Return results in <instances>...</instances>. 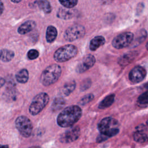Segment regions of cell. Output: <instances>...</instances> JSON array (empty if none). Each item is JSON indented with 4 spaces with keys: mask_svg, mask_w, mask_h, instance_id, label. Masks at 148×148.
Masks as SVG:
<instances>
[{
    "mask_svg": "<svg viewBox=\"0 0 148 148\" xmlns=\"http://www.w3.org/2000/svg\"><path fill=\"white\" fill-rule=\"evenodd\" d=\"M95 63V58L94 56L91 54H88L86 56L82 61L77 64L76 68V71L79 73H83L91 68Z\"/></svg>",
    "mask_w": 148,
    "mask_h": 148,
    "instance_id": "obj_10",
    "label": "cell"
},
{
    "mask_svg": "<svg viewBox=\"0 0 148 148\" xmlns=\"http://www.w3.org/2000/svg\"><path fill=\"white\" fill-rule=\"evenodd\" d=\"M16 127L20 134L25 138L29 137L32 132V124L31 121L25 116L18 117L15 121Z\"/></svg>",
    "mask_w": 148,
    "mask_h": 148,
    "instance_id": "obj_6",
    "label": "cell"
},
{
    "mask_svg": "<svg viewBox=\"0 0 148 148\" xmlns=\"http://www.w3.org/2000/svg\"><path fill=\"white\" fill-rule=\"evenodd\" d=\"M91 86V80L87 79L83 82L82 84L80 85V90L82 91H84L88 88Z\"/></svg>",
    "mask_w": 148,
    "mask_h": 148,
    "instance_id": "obj_29",
    "label": "cell"
},
{
    "mask_svg": "<svg viewBox=\"0 0 148 148\" xmlns=\"http://www.w3.org/2000/svg\"><path fill=\"white\" fill-rule=\"evenodd\" d=\"M3 10H4V6H3V2L1 1V0H0V15H1V14L3 12Z\"/></svg>",
    "mask_w": 148,
    "mask_h": 148,
    "instance_id": "obj_31",
    "label": "cell"
},
{
    "mask_svg": "<svg viewBox=\"0 0 148 148\" xmlns=\"http://www.w3.org/2000/svg\"><path fill=\"white\" fill-rule=\"evenodd\" d=\"M138 53L136 51H131L127 53L122 55L118 60L119 64L121 66H125L131 62H132L134 60L137 56Z\"/></svg>",
    "mask_w": 148,
    "mask_h": 148,
    "instance_id": "obj_13",
    "label": "cell"
},
{
    "mask_svg": "<svg viewBox=\"0 0 148 148\" xmlns=\"http://www.w3.org/2000/svg\"><path fill=\"white\" fill-rule=\"evenodd\" d=\"M49 101V97L46 92L37 94L32 99L29 108V112L31 115L39 114L47 105Z\"/></svg>",
    "mask_w": 148,
    "mask_h": 148,
    "instance_id": "obj_5",
    "label": "cell"
},
{
    "mask_svg": "<svg viewBox=\"0 0 148 148\" xmlns=\"http://www.w3.org/2000/svg\"><path fill=\"white\" fill-rule=\"evenodd\" d=\"M5 79L3 77H0V88L3 86V84H5Z\"/></svg>",
    "mask_w": 148,
    "mask_h": 148,
    "instance_id": "obj_32",
    "label": "cell"
},
{
    "mask_svg": "<svg viewBox=\"0 0 148 148\" xmlns=\"http://www.w3.org/2000/svg\"><path fill=\"white\" fill-rule=\"evenodd\" d=\"M80 134V130L79 126L72 127L61 135L60 141L64 143L73 142L78 139Z\"/></svg>",
    "mask_w": 148,
    "mask_h": 148,
    "instance_id": "obj_9",
    "label": "cell"
},
{
    "mask_svg": "<svg viewBox=\"0 0 148 148\" xmlns=\"http://www.w3.org/2000/svg\"><path fill=\"white\" fill-rule=\"evenodd\" d=\"M76 87V83L74 80L71 81L66 83L61 90V94L62 96H68L71 93H72Z\"/></svg>",
    "mask_w": 148,
    "mask_h": 148,
    "instance_id": "obj_19",
    "label": "cell"
},
{
    "mask_svg": "<svg viewBox=\"0 0 148 148\" xmlns=\"http://www.w3.org/2000/svg\"><path fill=\"white\" fill-rule=\"evenodd\" d=\"M108 139V138L107 136H106L103 134L100 133V134L98 135L97 138V142L98 143H101V142H102Z\"/></svg>",
    "mask_w": 148,
    "mask_h": 148,
    "instance_id": "obj_30",
    "label": "cell"
},
{
    "mask_svg": "<svg viewBox=\"0 0 148 148\" xmlns=\"http://www.w3.org/2000/svg\"><path fill=\"white\" fill-rule=\"evenodd\" d=\"M82 114V110L79 106H69L64 109L58 115L57 123L61 127H70L80 119Z\"/></svg>",
    "mask_w": 148,
    "mask_h": 148,
    "instance_id": "obj_1",
    "label": "cell"
},
{
    "mask_svg": "<svg viewBox=\"0 0 148 148\" xmlns=\"http://www.w3.org/2000/svg\"><path fill=\"white\" fill-rule=\"evenodd\" d=\"M118 121L111 117L102 119L98 124V129L101 134L108 138L116 135L119 132Z\"/></svg>",
    "mask_w": 148,
    "mask_h": 148,
    "instance_id": "obj_2",
    "label": "cell"
},
{
    "mask_svg": "<svg viewBox=\"0 0 148 148\" xmlns=\"http://www.w3.org/2000/svg\"><path fill=\"white\" fill-rule=\"evenodd\" d=\"M14 56V53L12 50L8 49H2L0 50V60L3 62L11 61Z\"/></svg>",
    "mask_w": 148,
    "mask_h": 148,
    "instance_id": "obj_21",
    "label": "cell"
},
{
    "mask_svg": "<svg viewBox=\"0 0 148 148\" xmlns=\"http://www.w3.org/2000/svg\"><path fill=\"white\" fill-rule=\"evenodd\" d=\"M61 74V68L57 64H52L47 66L42 73L40 77L41 83L48 86L56 83Z\"/></svg>",
    "mask_w": 148,
    "mask_h": 148,
    "instance_id": "obj_3",
    "label": "cell"
},
{
    "mask_svg": "<svg viewBox=\"0 0 148 148\" xmlns=\"http://www.w3.org/2000/svg\"><path fill=\"white\" fill-rule=\"evenodd\" d=\"M146 75L145 69L140 66H135L129 73V79L134 84L138 83L142 81Z\"/></svg>",
    "mask_w": 148,
    "mask_h": 148,
    "instance_id": "obj_11",
    "label": "cell"
},
{
    "mask_svg": "<svg viewBox=\"0 0 148 148\" xmlns=\"http://www.w3.org/2000/svg\"><path fill=\"white\" fill-rule=\"evenodd\" d=\"M0 148H9V146L7 145H0Z\"/></svg>",
    "mask_w": 148,
    "mask_h": 148,
    "instance_id": "obj_33",
    "label": "cell"
},
{
    "mask_svg": "<svg viewBox=\"0 0 148 148\" xmlns=\"http://www.w3.org/2000/svg\"><path fill=\"white\" fill-rule=\"evenodd\" d=\"M146 49L148 50V42H147V44L146 45Z\"/></svg>",
    "mask_w": 148,
    "mask_h": 148,
    "instance_id": "obj_37",
    "label": "cell"
},
{
    "mask_svg": "<svg viewBox=\"0 0 148 148\" xmlns=\"http://www.w3.org/2000/svg\"><path fill=\"white\" fill-rule=\"evenodd\" d=\"M135 141L139 143H144L148 141V132L146 127L143 124L136 127V130L133 134Z\"/></svg>",
    "mask_w": 148,
    "mask_h": 148,
    "instance_id": "obj_12",
    "label": "cell"
},
{
    "mask_svg": "<svg viewBox=\"0 0 148 148\" xmlns=\"http://www.w3.org/2000/svg\"><path fill=\"white\" fill-rule=\"evenodd\" d=\"M86 33L85 28L80 24H75L69 27L65 31L64 37L65 39L69 42L83 38Z\"/></svg>",
    "mask_w": 148,
    "mask_h": 148,
    "instance_id": "obj_7",
    "label": "cell"
},
{
    "mask_svg": "<svg viewBox=\"0 0 148 148\" xmlns=\"http://www.w3.org/2000/svg\"><path fill=\"white\" fill-rule=\"evenodd\" d=\"M77 53V47L73 45H65L57 49L54 54V59L58 62H64L74 57Z\"/></svg>",
    "mask_w": 148,
    "mask_h": 148,
    "instance_id": "obj_4",
    "label": "cell"
},
{
    "mask_svg": "<svg viewBox=\"0 0 148 148\" xmlns=\"http://www.w3.org/2000/svg\"><path fill=\"white\" fill-rule=\"evenodd\" d=\"M16 80L20 83H25L28 80V72L26 69H22L16 75Z\"/></svg>",
    "mask_w": 148,
    "mask_h": 148,
    "instance_id": "obj_22",
    "label": "cell"
},
{
    "mask_svg": "<svg viewBox=\"0 0 148 148\" xmlns=\"http://www.w3.org/2000/svg\"><path fill=\"white\" fill-rule=\"evenodd\" d=\"M94 97V96L92 94H87L80 99L78 103L80 105H84L91 101L93 99Z\"/></svg>",
    "mask_w": 148,
    "mask_h": 148,
    "instance_id": "obj_26",
    "label": "cell"
},
{
    "mask_svg": "<svg viewBox=\"0 0 148 148\" xmlns=\"http://www.w3.org/2000/svg\"><path fill=\"white\" fill-rule=\"evenodd\" d=\"M57 36V29L53 25H49L47 28L46 38L49 43H51L54 41Z\"/></svg>",
    "mask_w": 148,
    "mask_h": 148,
    "instance_id": "obj_20",
    "label": "cell"
},
{
    "mask_svg": "<svg viewBox=\"0 0 148 148\" xmlns=\"http://www.w3.org/2000/svg\"><path fill=\"white\" fill-rule=\"evenodd\" d=\"M146 124H147V127H148V120H147V122H146Z\"/></svg>",
    "mask_w": 148,
    "mask_h": 148,
    "instance_id": "obj_38",
    "label": "cell"
},
{
    "mask_svg": "<svg viewBox=\"0 0 148 148\" xmlns=\"http://www.w3.org/2000/svg\"><path fill=\"white\" fill-rule=\"evenodd\" d=\"M65 104V101L62 98L59 97L54 99L51 105V109L53 111H57L64 107Z\"/></svg>",
    "mask_w": 148,
    "mask_h": 148,
    "instance_id": "obj_24",
    "label": "cell"
},
{
    "mask_svg": "<svg viewBox=\"0 0 148 148\" xmlns=\"http://www.w3.org/2000/svg\"><path fill=\"white\" fill-rule=\"evenodd\" d=\"M134 34L131 32H125L116 36L112 40V46L117 49H121L131 45L134 39Z\"/></svg>",
    "mask_w": 148,
    "mask_h": 148,
    "instance_id": "obj_8",
    "label": "cell"
},
{
    "mask_svg": "<svg viewBox=\"0 0 148 148\" xmlns=\"http://www.w3.org/2000/svg\"><path fill=\"white\" fill-rule=\"evenodd\" d=\"M35 26H36V24L35 21L32 20H28L23 23L18 28L17 31L20 34L24 35L33 30L35 27Z\"/></svg>",
    "mask_w": 148,
    "mask_h": 148,
    "instance_id": "obj_15",
    "label": "cell"
},
{
    "mask_svg": "<svg viewBox=\"0 0 148 148\" xmlns=\"http://www.w3.org/2000/svg\"><path fill=\"white\" fill-rule=\"evenodd\" d=\"M105 42V39L102 36H97L92 38L90 42V49L95 51L100 46H102Z\"/></svg>",
    "mask_w": 148,
    "mask_h": 148,
    "instance_id": "obj_16",
    "label": "cell"
},
{
    "mask_svg": "<svg viewBox=\"0 0 148 148\" xmlns=\"http://www.w3.org/2000/svg\"><path fill=\"white\" fill-rule=\"evenodd\" d=\"M76 12L74 10L65 8H60L57 12V16L58 18L64 20H69L73 18L76 15Z\"/></svg>",
    "mask_w": 148,
    "mask_h": 148,
    "instance_id": "obj_14",
    "label": "cell"
},
{
    "mask_svg": "<svg viewBox=\"0 0 148 148\" xmlns=\"http://www.w3.org/2000/svg\"><path fill=\"white\" fill-rule=\"evenodd\" d=\"M138 102L140 105L148 104V90L139 96Z\"/></svg>",
    "mask_w": 148,
    "mask_h": 148,
    "instance_id": "obj_27",
    "label": "cell"
},
{
    "mask_svg": "<svg viewBox=\"0 0 148 148\" xmlns=\"http://www.w3.org/2000/svg\"><path fill=\"white\" fill-rule=\"evenodd\" d=\"M115 95L114 94H111L106 96L99 103L98 108L99 109H106L110 106L114 101Z\"/></svg>",
    "mask_w": 148,
    "mask_h": 148,
    "instance_id": "obj_18",
    "label": "cell"
},
{
    "mask_svg": "<svg viewBox=\"0 0 148 148\" xmlns=\"http://www.w3.org/2000/svg\"><path fill=\"white\" fill-rule=\"evenodd\" d=\"M29 148H41V147H39V146H32V147H31Z\"/></svg>",
    "mask_w": 148,
    "mask_h": 148,
    "instance_id": "obj_36",
    "label": "cell"
},
{
    "mask_svg": "<svg viewBox=\"0 0 148 148\" xmlns=\"http://www.w3.org/2000/svg\"><path fill=\"white\" fill-rule=\"evenodd\" d=\"M144 86H145V87L146 89H148V82L145 84Z\"/></svg>",
    "mask_w": 148,
    "mask_h": 148,
    "instance_id": "obj_35",
    "label": "cell"
},
{
    "mask_svg": "<svg viewBox=\"0 0 148 148\" xmlns=\"http://www.w3.org/2000/svg\"><path fill=\"white\" fill-rule=\"evenodd\" d=\"M36 3L39 8L45 13H50L51 11V7L48 0H37Z\"/></svg>",
    "mask_w": 148,
    "mask_h": 148,
    "instance_id": "obj_23",
    "label": "cell"
},
{
    "mask_svg": "<svg viewBox=\"0 0 148 148\" xmlns=\"http://www.w3.org/2000/svg\"><path fill=\"white\" fill-rule=\"evenodd\" d=\"M39 56V52L35 49H31L27 53V57L29 60L36 59Z\"/></svg>",
    "mask_w": 148,
    "mask_h": 148,
    "instance_id": "obj_28",
    "label": "cell"
},
{
    "mask_svg": "<svg viewBox=\"0 0 148 148\" xmlns=\"http://www.w3.org/2000/svg\"><path fill=\"white\" fill-rule=\"evenodd\" d=\"M59 2L65 8L71 9L77 5L78 0H59Z\"/></svg>",
    "mask_w": 148,
    "mask_h": 148,
    "instance_id": "obj_25",
    "label": "cell"
},
{
    "mask_svg": "<svg viewBox=\"0 0 148 148\" xmlns=\"http://www.w3.org/2000/svg\"><path fill=\"white\" fill-rule=\"evenodd\" d=\"M13 2H14V3H18L20 2L21 0H11Z\"/></svg>",
    "mask_w": 148,
    "mask_h": 148,
    "instance_id": "obj_34",
    "label": "cell"
},
{
    "mask_svg": "<svg viewBox=\"0 0 148 148\" xmlns=\"http://www.w3.org/2000/svg\"><path fill=\"white\" fill-rule=\"evenodd\" d=\"M147 37V32L145 29H141L138 32L136 36L134 37L133 40L130 45L133 47H136L142 43Z\"/></svg>",
    "mask_w": 148,
    "mask_h": 148,
    "instance_id": "obj_17",
    "label": "cell"
}]
</instances>
